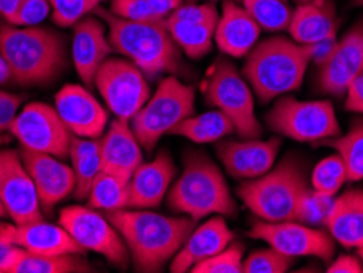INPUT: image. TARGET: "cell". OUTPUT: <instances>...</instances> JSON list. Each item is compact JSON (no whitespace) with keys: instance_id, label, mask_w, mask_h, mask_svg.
<instances>
[{"instance_id":"e575fe53","label":"cell","mask_w":363,"mask_h":273,"mask_svg":"<svg viewBox=\"0 0 363 273\" xmlns=\"http://www.w3.org/2000/svg\"><path fill=\"white\" fill-rule=\"evenodd\" d=\"M334 196H328L324 194H319L314 189H308L306 194L301 196L300 203H298L295 219L293 221L303 223L306 226H325L330 211H333Z\"/></svg>"},{"instance_id":"9a60e30c","label":"cell","mask_w":363,"mask_h":273,"mask_svg":"<svg viewBox=\"0 0 363 273\" xmlns=\"http://www.w3.org/2000/svg\"><path fill=\"white\" fill-rule=\"evenodd\" d=\"M220 13L213 2L182 4L165 18L170 36L190 59H201L210 55Z\"/></svg>"},{"instance_id":"44dd1931","label":"cell","mask_w":363,"mask_h":273,"mask_svg":"<svg viewBox=\"0 0 363 273\" xmlns=\"http://www.w3.org/2000/svg\"><path fill=\"white\" fill-rule=\"evenodd\" d=\"M175 177V165L170 154L162 149L151 162H143L128 184V208L146 210L156 208L167 195Z\"/></svg>"},{"instance_id":"ffe728a7","label":"cell","mask_w":363,"mask_h":273,"mask_svg":"<svg viewBox=\"0 0 363 273\" xmlns=\"http://www.w3.org/2000/svg\"><path fill=\"white\" fill-rule=\"evenodd\" d=\"M280 147L281 141L277 138L267 141L252 138L244 141H220L216 144V154L229 175L250 180L274 167Z\"/></svg>"},{"instance_id":"5bb4252c","label":"cell","mask_w":363,"mask_h":273,"mask_svg":"<svg viewBox=\"0 0 363 273\" xmlns=\"http://www.w3.org/2000/svg\"><path fill=\"white\" fill-rule=\"evenodd\" d=\"M0 198L15 224L45 219L33 180L15 149H0Z\"/></svg>"},{"instance_id":"e0dca14e","label":"cell","mask_w":363,"mask_h":273,"mask_svg":"<svg viewBox=\"0 0 363 273\" xmlns=\"http://www.w3.org/2000/svg\"><path fill=\"white\" fill-rule=\"evenodd\" d=\"M20 156L33 180L45 213H51L57 203L76 190V174H74L72 165L62 162V159L23 147H21Z\"/></svg>"},{"instance_id":"4dcf8cb0","label":"cell","mask_w":363,"mask_h":273,"mask_svg":"<svg viewBox=\"0 0 363 273\" xmlns=\"http://www.w3.org/2000/svg\"><path fill=\"white\" fill-rule=\"evenodd\" d=\"M323 146L334 147L342 157L347 169V180H363V118L350 125V130L342 136H335L319 141Z\"/></svg>"},{"instance_id":"4fadbf2b","label":"cell","mask_w":363,"mask_h":273,"mask_svg":"<svg viewBox=\"0 0 363 273\" xmlns=\"http://www.w3.org/2000/svg\"><path fill=\"white\" fill-rule=\"evenodd\" d=\"M250 238L264 240L272 249L290 257H318L329 262L335 252V240L329 231L306 226L298 221H255Z\"/></svg>"},{"instance_id":"7a4b0ae2","label":"cell","mask_w":363,"mask_h":273,"mask_svg":"<svg viewBox=\"0 0 363 273\" xmlns=\"http://www.w3.org/2000/svg\"><path fill=\"white\" fill-rule=\"evenodd\" d=\"M0 56L21 87L48 85L67 67L66 38L48 26L0 25Z\"/></svg>"},{"instance_id":"5b68a950","label":"cell","mask_w":363,"mask_h":273,"mask_svg":"<svg viewBox=\"0 0 363 273\" xmlns=\"http://www.w3.org/2000/svg\"><path fill=\"white\" fill-rule=\"evenodd\" d=\"M169 206L174 211L200 221L211 215L234 216L238 205L221 170L203 151H186L184 172L169 190Z\"/></svg>"},{"instance_id":"ee69618b","label":"cell","mask_w":363,"mask_h":273,"mask_svg":"<svg viewBox=\"0 0 363 273\" xmlns=\"http://www.w3.org/2000/svg\"><path fill=\"white\" fill-rule=\"evenodd\" d=\"M20 4L21 0H0V20L4 23H12Z\"/></svg>"},{"instance_id":"2e32d148","label":"cell","mask_w":363,"mask_h":273,"mask_svg":"<svg viewBox=\"0 0 363 273\" xmlns=\"http://www.w3.org/2000/svg\"><path fill=\"white\" fill-rule=\"evenodd\" d=\"M318 67L319 92L345 95L352 80L363 72V17L337 40L330 56Z\"/></svg>"},{"instance_id":"b9f144b4","label":"cell","mask_w":363,"mask_h":273,"mask_svg":"<svg viewBox=\"0 0 363 273\" xmlns=\"http://www.w3.org/2000/svg\"><path fill=\"white\" fill-rule=\"evenodd\" d=\"M328 273H360L362 262L357 255H339L333 264L328 267Z\"/></svg>"},{"instance_id":"9c48e42d","label":"cell","mask_w":363,"mask_h":273,"mask_svg":"<svg viewBox=\"0 0 363 273\" xmlns=\"http://www.w3.org/2000/svg\"><path fill=\"white\" fill-rule=\"evenodd\" d=\"M267 125L272 131L300 143H319L340 135L334 106L328 100L281 97L267 113Z\"/></svg>"},{"instance_id":"7dc6e473","label":"cell","mask_w":363,"mask_h":273,"mask_svg":"<svg viewBox=\"0 0 363 273\" xmlns=\"http://www.w3.org/2000/svg\"><path fill=\"white\" fill-rule=\"evenodd\" d=\"M355 250H357V257H359L360 262H362V272H363V244L359 245V247H357Z\"/></svg>"},{"instance_id":"8fae6325","label":"cell","mask_w":363,"mask_h":273,"mask_svg":"<svg viewBox=\"0 0 363 273\" xmlns=\"http://www.w3.org/2000/svg\"><path fill=\"white\" fill-rule=\"evenodd\" d=\"M9 133L23 149L50 154L62 160L69 157L74 136L55 106L41 101L26 104L10 123Z\"/></svg>"},{"instance_id":"f907efd6","label":"cell","mask_w":363,"mask_h":273,"mask_svg":"<svg viewBox=\"0 0 363 273\" xmlns=\"http://www.w3.org/2000/svg\"><path fill=\"white\" fill-rule=\"evenodd\" d=\"M206 2H216V0H206ZM234 2H239V0H234Z\"/></svg>"},{"instance_id":"7402d4cb","label":"cell","mask_w":363,"mask_h":273,"mask_svg":"<svg viewBox=\"0 0 363 273\" xmlns=\"http://www.w3.org/2000/svg\"><path fill=\"white\" fill-rule=\"evenodd\" d=\"M111 51L108 31L99 18L87 15L74 25L72 61L84 85L92 87L95 74Z\"/></svg>"},{"instance_id":"603a6c76","label":"cell","mask_w":363,"mask_h":273,"mask_svg":"<svg viewBox=\"0 0 363 273\" xmlns=\"http://www.w3.org/2000/svg\"><path fill=\"white\" fill-rule=\"evenodd\" d=\"M101 170L130 182L135 170L144 162L143 147L133 133L130 121L116 118L100 139Z\"/></svg>"},{"instance_id":"bcb514c9","label":"cell","mask_w":363,"mask_h":273,"mask_svg":"<svg viewBox=\"0 0 363 273\" xmlns=\"http://www.w3.org/2000/svg\"><path fill=\"white\" fill-rule=\"evenodd\" d=\"M10 143V136L5 135V133H0V147L5 146V144Z\"/></svg>"},{"instance_id":"60d3db41","label":"cell","mask_w":363,"mask_h":273,"mask_svg":"<svg viewBox=\"0 0 363 273\" xmlns=\"http://www.w3.org/2000/svg\"><path fill=\"white\" fill-rule=\"evenodd\" d=\"M345 95V110L352 113H363V72L352 80Z\"/></svg>"},{"instance_id":"83f0119b","label":"cell","mask_w":363,"mask_h":273,"mask_svg":"<svg viewBox=\"0 0 363 273\" xmlns=\"http://www.w3.org/2000/svg\"><path fill=\"white\" fill-rule=\"evenodd\" d=\"M329 234L345 249H357L363 244V190L350 189L334 198L328 224Z\"/></svg>"},{"instance_id":"8d00e7d4","label":"cell","mask_w":363,"mask_h":273,"mask_svg":"<svg viewBox=\"0 0 363 273\" xmlns=\"http://www.w3.org/2000/svg\"><path fill=\"white\" fill-rule=\"evenodd\" d=\"M101 2L104 0H50L52 21L61 28H69L95 12Z\"/></svg>"},{"instance_id":"8992f818","label":"cell","mask_w":363,"mask_h":273,"mask_svg":"<svg viewBox=\"0 0 363 273\" xmlns=\"http://www.w3.org/2000/svg\"><path fill=\"white\" fill-rule=\"evenodd\" d=\"M308 189L306 164L298 156H288L269 172L244 182L238 195L262 221H293Z\"/></svg>"},{"instance_id":"ac0fdd59","label":"cell","mask_w":363,"mask_h":273,"mask_svg":"<svg viewBox=\"0 0 363 273\" xmlns=\"http://www.w3.org/2000/svg\"><path fill=\"white\" fill-rule=\"evenodd\" d=\"M55 108L74 136L97 139L104 135L108 111L82 85L67 84L56 94Z\"/></svg>"},{"instance_id":"f546056e","label":"cell","mask_w":363,"mask_h":273,"mask_svg":"<svg viewBox=\"0 0 363 273\" xmlns=\"http://www.w3.org/2000/svg\"><path fill=\"white\" fill-rule=\"evenodd\" d=\"M236 133L233 121L220 110H211L201 115H191L180 121L170 135L190 139L195 144L218 143L223 138Z\"/></svg>"},{"instance_id":"f6af8a7d","label":"cell","mask_w":363,"mask_h":273,"mask_svg":"<svg viewBox=\"0 0 363 273\" xmlns=\"http://www.w3.org/2000/svg\"><path fill=\"white\" fill-rule=\"evenodd\" d=\"M9 80H12V74H10V69L5 62V59L0 56V85L7 84Z\"/></svg>"},{"instance_id":"7c38bea8","label":"cell","mask_w":363,"mask_h":273,"mask_svg":"<svg viewBox=\"0 0 363 273\" xmlns=\"http://www.w3.org/2000/svg\"><path fill=\"white\" fill-rule=\"evenodd\" d=\"M60 224L84 250L104 255L118 269H126L130 264L131 257L121 234L116 231L110 219L101 216L95 208L79 205L62 208Z\"/></svg>"},{"instance_id":"277c9868","label":"cell","mask_w":363,"mask_h":273,"mask_svg":"<svg viewBox=\"0 0 363 273\" xmlns=\"http://www.w3.org/2000/svg\"><path fill=\"white\" fill-rule=\"evenodd\" d=\"M309 62L311 52L308 45L285 36H272L249 51L242 76L252 92L267 104L300 89Z\"/></svg>"},{"instance_id":"cb8c5ba5","label":"cell","mask_w":363,"mask_h":273,"mask_svg":"<svg viewBox=\"0 0 363 273\" xmlns=\"http://www.w3.org/2000/svg\"><path fill=\"white\" fill-rule=\"evenodd\" d=\"M233 239L234 234L221 216L210 218L190 233L179 252L170 260L169 269L172 273L190 272L196 264L226 249Z\"/></svg>"},{"instance_id":"db71d44e","label":"cell","mask_w":363,"mask_h":273,"mask_svg":"<svg viewBox=\"0 0 363 273\" xmlns=\"http://www.w3.org/2000/svg\"><path fill=\"white\" fill-rule=\"evenodd\" d=\"M0 273H2V270H0Z\"/></svg>"},{"instance_id":"f5cc1de1","label":"cell","mask_w":363,"mask_h":273,"mask_svg":"<svg viewBox=\"0 0 363 273\" xmlns=\"http://www.w3.org/2000/svg\"><path fill=\"white\" fill-rule=\"evenodd\" d=\"M0 133H5V131L2 130V126H0Z\"/></svg>"},{"instance_id":"836d02e7","label":"cell","mask_w":363,"mask_h":273,"mask_svg":"<svg viewBox=\"0 0 363 273\" xmlns=\"http://www.w3.org/2000/svg\"><path fill=\"white\" fill-rule=\"evenodd\" d=\"M347 182V169L339 154L319 160L311 174V189L328 196H335Z\"/></svg>"},{"instance_id":"816d5d0a","label":"cell","mask_w":363,"mask_h":273,"mask_svg":"<svg viewBox=\"0 0 363 273\" xmlns=\"http://www.w3.org/2000/svg\"><path fill=\"white\" fill-rule=\"evenodd\" d=\"M186 2H189V4H191V2H195V0H186Z\"/></svg>"},{"instance_id":"3957f363","label":"cell","mask_w":363,"mask_h":273,"mask_svg":"<svg viewBox=\"0 0 363 273\" xmlns=\"http://www.w3.org/2000/svg\"><path fill=\"white\" fill-rule=\"evenodd\" d=\"M95 13L108 26V40L113 51L136 64L147 79L180 71L182 50L170 36L164 20L131 21L100 7L95 9Z\"/></svg>"},{"instance_id":"d4e9b609","label":"cell","mask_w":363,"mask_h":273,"mask_svg":"<svg viewBox=\"0 0 363 273\" xmlns=\"http://www.w3.org/2000/svg\"><path fill=\"white\" fill-rule=\"evenodd\" d=\"M260 26L247 10L234 0H224L215 31V43L220 51L231 57H244L257 45Z\"/></svg>"},{"instance_id":"4316f807","label":"cell","mask_w":363,"mask_h":273,"mask_svg":"<svg viewBox=\"0 0 363 273\" xmlns=\"http://www.w3.org/2000/svg\"><path fill=\"white\" fill-rule=\"evenodd\" d=\"M0 259L2 273H87L92 267L84 254L45 255L9 245Z\"/></svg>"},{"instance_id":"ba28073f","label":"cell","mask_w":363,"mask_h":273,"mask_svg":"<svg viewBox=\"0 0 363 273\" xmlns=\"http://www.w3.org/2000/svg\"><path fill=\"white\" fill-rule=\"evenodd\" d=\"M208 105L223 111L244 139L262 136V126L255 116L254 95L249 82L228 59H216L203 82Z\"/></svg>"},{"instance_id":"d590c367","label":"cell","mask_w":363,"mask_h":273,"mask_svg":"<svg viewBox=\"0 0 363 273\" xmlns=\"http://www.w3.org/2000/svg\"><path fill=\"white\" fill-rule=\"evenodd\" d=\"M244 264V245L241 243L229 244L221 252L196 264L194 273H241Z\"/></svg>"},{"instance_id":"6da1fadb","label":"cell","mask_w":363,"mask_h":273,"mask_svg":"<svg viewBox=\"0 0 363 273\" xmlns=\"http://www.w3.org/2000/svg\"><path fill=\"white\" fill-rule=\"evenodd\" d=\"M106 218L125 240L136 272H161L195 229L191 218H169L144 210L106 213Z\"/></svg>"},{"instance_id":"ab89813d","label":"cell","mask_w":363,"mask_h":273,"mask_svg":"<svg viewBox=\"0 0 363 273\" xmlns=\"http://www.w3.org/2000/svg\"><path fill=\"white\" fill-rule=\"evenodd\" d=\"M50 0H21L12 23L15 26H36L50 15Z\"/></svg>"},{"instance_id":"30bf717a","label":"cell","mask_w":363,"mask_h":273,"mask_svg":"<svg viewBox=\"0 0 363 273\" xmlns=\"http://www.w3.org/2000/svg\"><path fill=\"white\" fill-rule=\"evenodd\" d=\"M94 85L111 113L128 121H131L151 95L149 80L141 69L123 57H106L95 74Z\"/></svg>"},{"instance_id":"1f68e13d","label":"cell","mask_w":363,"mask_h":273,"mask_svg":"<svg viewBox=\"0 0 363 273\" xmlns=\"http://www.w3.org/2000/svg\"><path fill=\"white\" fill-rule=\"evenodd\" d=\"M128 184L120 177L100 170L89 194V205L106 213L128 208Z\"/></svg>"},{"instance_id":"d6986e66","label":"cell","mask_w":363,"mask_h":273,"mask_svg":"<svg viewBox=\"0 0 363 273\" xmlns=\"http://www.w3.org/2000/svg\"><path fill=\"white\" fill-rule=\"evenodd\" d=\"M9 245L45 255L85 254L61 224L45 223V219L26 224H0V247Z\"/></svg>"},{"instance_id":"74e56055","label":"cell","mask_w":363,"mask_h":273,"mask_svg":"<svg viewBox=\"0 0 363 273\" xmlns=\"http://www.w3.org/2000/svg\"><path fill=\"white\" fill-rule=\"evenodd\" d=\"M295 257L285 255L275 249L255 250L242 264L244 273H285L291 269Z\"/></svg>"},{"instance_id":"7bdbcfd3","label":"cell","mask_w":363,"mask_h":273,"mask_svg":"<svg viewBox=\"0 0 363 273\" xmlns=\"http://www.w3.org/2000/svg\"><path fill=\"white\" fill-rule=\"evenodd\" d=\"M154 12L161 20H165L170 13L175 12L185 0H147Z\"/></svg>"},{"instance_id":"f35d334b","label":"cell","mask_w":363,"mask_h":273,"mask_svg":"<svg viewBox=\"0 0 363 273\" xmlns=\"http://www.w3.org/2000/svg\"><path fill=\"white\" fill-rule=\"evenodd\" d=\"M110 12L116 17L131 21H156L161 20L154 12L147 0H111Z\"/></svg>"},{"instance_id":"d6a6232c","label":"cell","mask_w":363,"mask_h":273,"mask_svg":"<svg viewBox=\"0 0 363 273\" xmlns=\"http://www.w3.org/2000/svg\"><path fill=\"white\" fill-rule=\"evenodd\" d=\"M244 9L260 28L270 33L286 31L293 9L286 0H242Z\"/></svg>"},{"instance_id":"c3c4849f","label":"cell","mask_w":363,"mask_h":273,"mask_svg":"<svg viewBox=\"0 0 363 273\" xmlns=\"http://www.w3.org/2000/svg\"><path fill=\"white\" fill-rule=\"evenodd\" d=\"M5 215H7V211H5V206L2 203V198H0V218H4Z\"/></svg>"},{"instance_id":"52a82bcc","label":"cell","mask_w":363,"mask_h":273,"mask_svg":"<svg viewBox=\"0 0 363 273\" xmlns=\"http://www.w3.org/2000/svg\"><path fill=\"white\" fill-rule=\"evenodd\" d=\"M195 90L169 76L159 82L156 94L149 99L143 108L131 118V128L141 147L152 151L164 135L194 115Z\"/></svg>"},{"instance_id":"484cf974","label":"cell","mask_w":363,"mask_h":273,"mask_svg":"<svg viewBox=\"0 0 363 273\" xmlns=\"http://www.w3.org/2000/svg\"><path fill=\"white\" fill-rule=\"evenodd\" d=\"M339 30V18L335 7L330 0H308L298 4L293 10L288 33L293 41L300 45L335 38Z\"/></svg>"},{"instance_id":"681fc988","label":"cell","mask_w":363,"mask_h":273,"mask_svg":"<svg viewBox=\"0 0 363 273\" xmlns=\"http://www.w3.org/2000/svg\"><path fill=\"white\" fill-rule=\"evenodd\" d=\"M352 7L363 9V0H352Z\"/></svg>"},{"instance_id":"f1b7e54d","label":"cell","mask_w":363,"mask_h":273,"mask_svg":"<svg viewBox=\"0 0 363 273\" xmlns=\"http://www.w3.org/2000/svg\"><path fill=\"white\" fill-rule=\"evenodd\" d=\"M71 165L76 174V190L74 196L77 200L89 198L90 189L94 180L101 170V156H100V138H79L72 136L71 149H69Z\"/></svg>"}]
</instances>
